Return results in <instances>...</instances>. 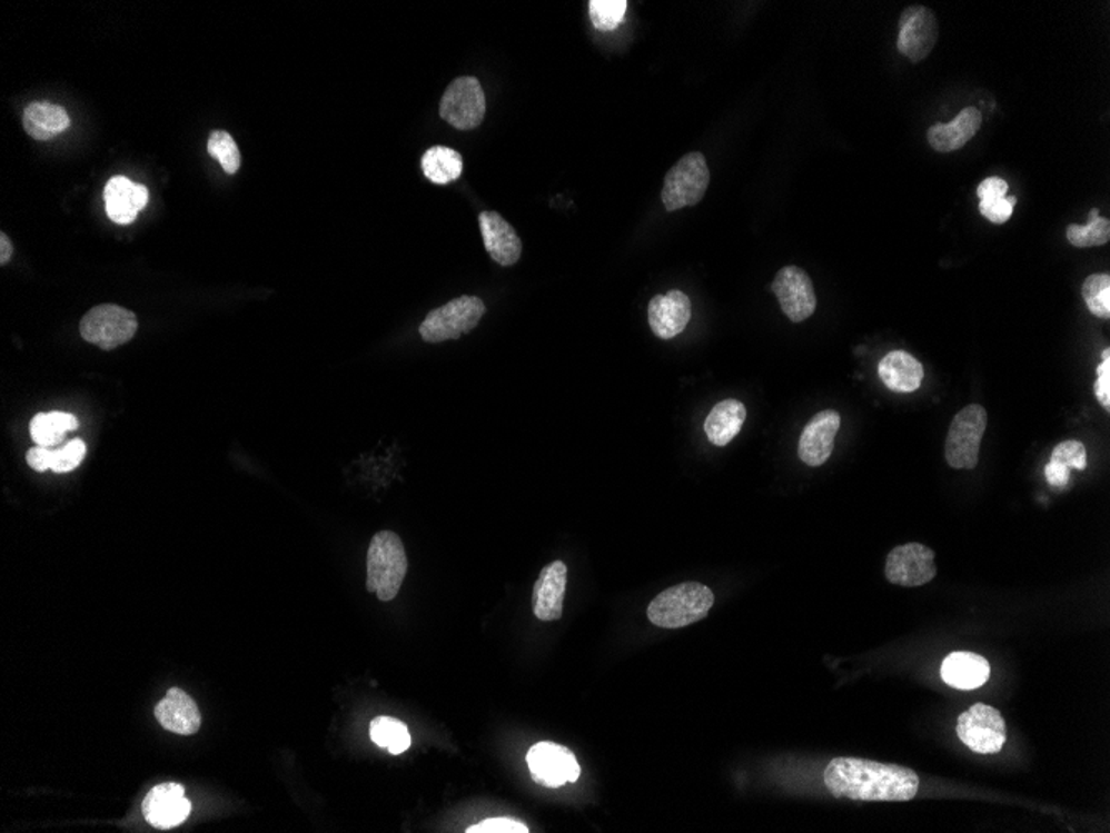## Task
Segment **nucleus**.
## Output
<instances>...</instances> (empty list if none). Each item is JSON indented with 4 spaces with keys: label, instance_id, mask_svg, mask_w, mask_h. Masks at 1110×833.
Masks as SVG:
<instances>
[{
    "label": "nucleus",
    "instance_id": "1",
    "mask_svg": "<svg viewBox=\"0 0 1110 833\" xmlns=\"http://www.w3.org/2000/svg\"><path fill=\"white\" fill-rule=\"evenodd\" d=\"M825 785L834 797L861 802H908L916 797L920 777L911 768L896 764L838 757L826 767Z\"/></svg>",
    "mask_w": 1110,
    "mask_h": 833
},
{
    "label": "nucleus",
    "instance_id": "2",
    "mask_svg": "<svg viewBox=\"0 0 1110 833\" xmlns=\"http://www.w3.org/2000/svg\"><path fill=\"white\" fill-rule=\"evenodd\" d=\"M715 604L710 587L700 583H682L662 591L651 604L647 616L662 629H682L708 616Z\"/></svg>",
    "mask_w": 1110,
    "mask_h": 833
},
{
    "label": "nucleus",
    "instance_id": "3",
    "mask_svg": "<svg viewBox=\"0 0 1110 833\" xmlns=\"http://www.w3.org/2000/svg\"><path fill=\"white\" fill-rule=\"evenodd\" d=\"M408 556L402 537L393 530L376 534L368 549V581L366 587L379 601L389 603L398 596L408 574Z\"/></svg>",
    "mask_w": 1110,
    "mask_h": 833
},
{
    "label": "nucleus",
    "instance_id": "4",
    "mask_svg": "<svg viewBox=\"0 0 1110 833\" xmlns=\"http://www.w3.org/2000/svg\"><path fill=\"white\" fill-rule=\"evenodd\" d=\"M486 314V305L477 297L454 298L444 307L429 311L419 327V335L427 343H443L470 334Z\"/></svg>",
    "mask_w": 1110,
    "mask_h": 833
},
{
    "label": "nucleus",
    "instance_id": "5",
    "mask_svg": "<svg viewBox=\"0 0 1110 833\" xmlns=\"http://www.w3.org/2000/svg\"><path fill=\"white\" fill-rule=\"evenodd\" d=\"M708 185L710 170L705 156L700 152L687 153L665 175L662 204L667 211L695 207L705 197Z\"/></svg>",
    "mask_w": 1110,
    "mask_h": 833
},
{
    "label": "nucleus",
    "instance_id": "6",
    "mask_svg": "<svg viewBox=\"0 0 1110 833\" xmlns=\"http://www.w3.org/2000/svg\"><path fill=\"white\" fill-rule=\"evenodd\" d=\"M988 413L981 405H970L954 416L947 438V462L954 469H974L979 462Z\"/></svg>",
    "mask_w": 1110,
    "mask_h": 833
},
{
    "label": "nucleus",
    "instance_id": "7",
    "mask_svg": "<svg viewBox=\"0 0 1110 833\" xmlns=\"http://www.w3.org/2000/svg\"><path fill=\"white\" fill-rule=\"evenodd\" d=\"M80 335L103 351L119 348L136 336L139 321L136 314L117 305H100L87 311L80 321Z\"/></svg>",
    "mask_w": 1110,
    "mask_h": 833
},
{
    "label": "nucleus",
    "instance_id": "8",
    "mask_svg": "<svg viewBox=\"0 0 1110 833\" xmlns=\"http://www.w3.org/2000/svg\"><path fill=\"white\" fill-rule=\"evenodd\" d=\"M440 119L457 130H474L486 117V93L476 77H457L449 83L439 106Z\"/></svg>",
    "mask_w": 1110,
    "mask_h": 833
},
{
    "label": "nucleus",
    "instance_id": "9",
    "mask_svg": "<svg viewBox=\"0 0 1110 833\" xmlns=\"http://www.w3.org/2000/svg\"><path fill=\"white\" fill-rule=\"evenodd\" d=\"M958 737L975 754H998L1008 741L1005 722L998 708L974 704L958 717Z\"/></svg>",
    "mask_w": 1110,
    "mask_h": 833
},
{
    "label": "nucleus",
    "instance_id": "10",
    "mask_svg": "<svg viewBox=\"0 0 1110 833\" xmlns=\"http://www.w3.org/2000/svg\"><path fill=\"white\" fill-rule=\"evenodd\" d=\"M526 761L533 781L544 787L558 789L577 782L581 777V765L575 755L564 745L554 742L533 745L527 752Z\"/></svg>",
    "mask_w": 1110,
    "mask_h": 833
},
{
    "label": "nucleus",
    "instance_id": "11",
    "mask_svg": "<svg viewBox=\"0 0 1110 833\" xmlns=\"http://www.w3.org/2000/svg\"><path fill=\"white\" fill-rule=\"evenodd\" d=\"M940 39V23L926 6H911L901 13L898 50L910 62L928 59Z\"/></svg>",
    "mask_w": 1110,
    "mask_h": 833
},
{
    "label": "nucleus",
    "instance_id": "12",
    "mask_svg": "<svg viewBox=\"0 0 1110 833\" xmlns=\"http://www.w3.org/2000/svg\"><path fill=\"white\" fill-rule=\"evenodd\" d=\"M884 573H886V579L896 586H924L936 577L938 567L934 563V551L920 543L894 547L888 554Z\"/></svg>",
    "mask_w": 1110,
    "mask_h": 833
},
{
    "label": "nucleus",
    "instance_id": "13",
    "mask_svg": "<svg viewBox=\"0 0 1110 833\" xmlns=\"http://www.w3.org/2000/svg\"><path fill=\"white\" fill-rule=\"evenodd\" d=\"M772 291L775 294L783 314L793 324H802L815 314V288H813L812 278L802 268H782L773 280Z\"/></svg>",
    "mask_w": 1110,
    "mask_h": 833
},
{
    "label": "nucleus",
    "instance_id": "14",
    "mask_svg": "<svg viewBox=\"0 0 1110 833\" xmlns=\"http://www.w3.org/2000/svg\"><path fill=\"white\" fill-rule=\"evenodd\" d=\"M145 821L157 829H174L184 824L191 812V804L185 797V789L180 784L157 785L148 792L141 804Z\"/></svg>",
    "mask_w": 1110,
    "mask_h": 833
},
{
    "label": "nucleus",
    "instance_id": "15",
    "mask_svg": "<svg viewBox=\"0 0 1110 833\" xmlns=\"http://www.w3.org/2000/svg\"><path fill=\"white\" fill-rule=\"evenodd\" d=\"M841 416L834 409H825L813 416L800 436L799 456L805 465H825L832 456L834 439L840 432Z\"/></svg>",
    "mask_w": 1110,
    "mask_h": 833
},
{
    "label": "nucleus",
    "instance_id": "16",
    "mask_svg": "<svg viewBox=\"0 0 1110 833\" xmlns=\"http://www.w3.org/2000/svg\"><path fill=\"white\" fill-rule=\"evenodd\" d=\"M691 320L692 301L684 291L671 290L667 295H657L648 304V325L658 338H675Z\"/></svg>",
    "mask_w": 1110,
    "mask_h": 833
},
{
    "label": "nucleus",
    "instance_id": "17",
    "mask_svg": "<svg viewBox=\"0 0 1110 833\" xmlns=\"http://www.w3.org/2000/svg\"><path fill=\"white\" fill-rule=\"evenodd\" d=\"M479 227L484 247L496 264L501 267H513L519 261L523 255V241L513 225L507 224L497 211L486 210L479 215Z\"/></svg>",
    "mask_w": 1110,
    "mask_h": 833
},
{
    "label": "nucleus",
    "instance_id": "18",
    "mask_svg": "<svg viewBox=\"0 0 1110 833\" xmlns=\"http://www.w3.org/2000/svg\"><path fill=\"white\" fill-rule=\"evenodd\" d=\"M565 589H567V566L562 561H554L541 571L534 586L533 609L537 619L544 623L561 619Z\"/></svg>",
    "mask_w": 1110,
    "mask_h": 833
},
{
    "label": "nucleus",
    "instance_id": "19",
    "mask_svg": "<svg viewBox=\"0 0 1110 833\" xmlns=\"http://www.w3.org/2000/svg\"><path fill=\"white\" fill-rule=\"evenodd\" d=\"M106 210L110 220L119 225L136 221L137 215L148 204V190L143 185L133 184L127 177H112L103 190Z\"/></svg>",
    "mask_w": 1110,
    "mask_h": 833
},
{
    "label": "nucleus",
    "instance_id": "20",
    "mask_svg": "<svg viewBox=\"0 0 1110 833\" xmlns=\"http://www.w3.org/2000/svg\"><path fill=\"white\" fill-rule=\"evenodd\" d=\"M982 113L975 107H967L950 123H934L928 130V143L936 152L951 153L963 149L981 129Z\"/></svg>",
    "mask_w": 1110,
    "mask_h": 833
},
{
    "label": "nucleus",
    "instance_id": "21",
    "mask_svg": "<svg viewBox=\"0 0 1110 833\" xmlns=\"http://www.w3.org/2000/svg\"><path fill=\"white\" fill-rule=\"evenodd\" d=\"M155 717L161 727L180 735L197 734L201 725L200 711L194 698L178 687L170 688L167 697L155 707Z\"/></svg>",
    "mask_w": 1110,
    "mask_h": 833
},
{
    "label": "nucleus",
    "instance_id": "22",
    "mask_svg": "<svg viewBox=\"0 0 1110 833\" xmlns=\"http://www.w3.org/2000/svg\"><path fill=\"white\" fill-rule=\"evenodd\" d=\"M881 381L896 393H913L920 388L924 378L923 365L910 353L891 351L881 359L878 366Z\"/></svg>",
    "mask_w": 1110,
    "mask_h": 833
},
{
    "label": "nucleus",
    "instance_id": "23",
    "mask_svg": "<svg viewBox=\"0 0 1110 833\" xmlns=\"http://www.w3.org/2000/svg\"><path fill=\"white\" fill-rule=\"evenodd\" d=\"M991 675L988 661L978 654L953 653L943 661L941 677L951 687L960 691H972L981 687Z\"/></svg>",
    "mask_w": 1110,
    "mask_h": 833
},
{
    "label": "nucleus",
    "instance_id": "24",
    "mask_svg": "<svg viewBox=\"0 0 1110 833\" xmlns=\"http://www.w3.org/2000/svg\"><path fill=\"white\" fill-rule=\"evenodd\" d=\"M22 126L32 139L46 142L69 129L70 117L56 103L32 102L23 110Z\"/></svg>",
    "mask_w": 1110,
    "mask_h": 833
},
{
    "label": "nucleus",
    "instance_id": "25",
    "mask_svg": "<svg viewBox=\"0 0 1110 833\" xmlns=\"http://www.w3.org/2000/svg\"><path fill=\"white\" fill-rule=\"evenodd\" d=\"M745 405L739 399H725L713 406L706 416L705 433L712 445L726 446L740 432L745 423Z\"/></svg>",
    "mask_w": 1110,
    "mask_h": 833
},
{
    "label": "nucleus",
    "instance_id": "26",
    "mask_svg": "<svg viewBox=\"0 0 1110 833\" xmlns=\"http://www.w3.org/2000/svg\"><path fill=\"white\" fill-rule=\"evenodd\" d=\"M79 426V419L70 413H39L30 422V436L37 446L56 448L66 442L67 433L76 432Z\"/></svg>",
    "mask_w": 1110,
    "mask_h": 833
},
{
    "label": "nucleus",
    "instance_id": "27",
    "mask_svg": "<svg viewBox=\"0 0 1110 833\" xmlns=\"http://www.w3.org/2000/svg\"><path fill=\"white\" fill-rule=\"evenodd\" d=\"M424 177L436 185H447L460 178L464 171L463 157L449 147H430L420 159Z\"/></svg>",
    "mask_w": 1110,
    "mask_h": 833
},
{
    "label": "nucleus",
    "instance_id": "28",
    "mask_svg": "<svg viewBox=\"0 0 1110 833\" xmlns=\"http://www.w3.org/2000/svg\"><path fill=\"white\" fill-rule=\"evenodd\" d=\"M369 737L378 747L388 748L393 755L408 751L413 742L408 727L393 717H376L369 725Z\"/></svg>",
    "mask_w": 1110,
    "mask_h": 833
},
{
    "label": "nucleus",
    "instance_id": "29",
    "mask_svg": "<svg viewBox=\"0 0 1110 833\" xmlns=\"http://www.w3.org/2000/svg\"><path fill=\"white\" fill-rule=\"evenodd\" d=\"M1066 235L1076 248L1102 247L1110 240V221L1094 208L1089 214L1088 225H1069Z\"/></svg>",
    "mask_w": 1110,
    "mask_h": 833
},
{
    "label": "nucleus",
    "instance_id": "30",
    "mask_svg": "<svg viewBox=\"0 0 1110 833\" xmlns=\"http://www.w3.org/2000/svg\"><path fill=\"white\" fill-rule=\"evenodd\" d=\"M627 6V0H591L588 16L592 26L601 32H612L624 23Z\"/></svg>",
    "mask_w": 1110,
    "mask_h": 833
},
{
    "label": "nucleus",
    "instance_id": "31",
    "mask_svg": "<svg viewBox=\"0 0 1110 833\" xmlns=\"http://www.w3.org/2000/svg\"><path fill=\"white\" fill-rule=\"evenodd\" d=\"M1082 297L1094 317L1110 318V277L1108 274L1091 275L1082 285Z\"/></svg>",
    "mask_w": 1110,
    "mask_h": 833
},
{
    "label": "nucleus",
    "instance_id": "32",
    "mask_svg": "<svg viewBox=\"0 0 1110 833\" xmlns=\"http://www.w3.org/2000/svg\"><path fill=\"white\" fill-rule=\"evenodd\" d=\"M208 153L220 162L221 168L228 175H235L240 170L241 156L237 142L230 133L225 130H215L208 139Z\"/></svg>",
    "mask_w": 1110,
    "mask_h": 833
},
{
    "label": "nucleus",
    "instance_id": "33",
    "mask_svg": "<svg viewBox=\"0 0 1110 833\" xmlns=\"http://www.w3.org/2000/svg\"><path fill=\"white\" fill-rule=\"evenodd\" d=\"M1051 462L1062 468L1078 469L1084 472L1088 468V452L1081 442H1064L1056 446L1051 455Z\"/></svg>",
    "mask_w": 1110,
    "mask_h": 833
},
{
    "label": "nucleus",
    "instance_id": "34",
    "mask_svg": "<svg viewBox=\"0 0 1110 833\" xmlns=\"http://www.w3.org/2000/svg\"><path fill=\"white\" fill-rule=\"evenodd\" d=\"M87 446L82 439H72V442L63 445L62 448L56 449V455H53V473H70L80 466V463L86 458Z\"/></svg>",
    "mask_w": 1110,
    "mask_h": 833
},
{
    "label": "nucleus",
    "instance_id": "35",
    "mask_svg": "<svg viewBox=\"0 0 1110 833\" xmlns=\"http://www.w3.org/2000/svg\"><path fill=\"white\" fill-rule=\"evenodd\" d=\"M1015 204H1018L1015 197L989 198L979 201V211L992 224L1002 225L1011 218Z\"/></svg>",
    "mask_w": 1110,
    "mask_h": 833
},
{
    "label": "nucleus",
    "instance_id": "36",
    "mask_svg": "<svg viewBox=\"0 0 1110 833\" xmlns=\"http://www.w3.org/2000/svg\"><path fill=\"white\" fill-rule=\"evenodd\" d=\"M467 833H529V827L523 822L507 817L487 819L467 829Z\"/></svg>",
    "mask_w": 1110,
    "mask_h": 833
},
{
    "label": "nucleus",
    "instance_id": "37",
    "mask_svg": "<svg viewBox=\"0 0 1110 833\" xmlns=\"http://www.w3.org/2000/svg\"><path fill=\"white\" fill-rule=\"evenodd\" d=\"M53 455H56V449L36 446L27 452V465L39 473L49 472V469L52 472Z\"/></svg>",
    "mask_w": 1110,
    "mask_h": 833
},
{
    "label": "nucleus",
    "instance_id": "38",
    "mask_svg": "<svg viewBox=\"0 0 1110 833\" xmlns=\"http://www.w3.org/2000/svg\"><path fill=\"white\" fill-rule=\"evenodd\" d=\"M1096 398L1098 401L1104 406L1106 409H1110V358L1102 359L1101 365L1098 368V379H1096L1094 385Z\"/></svg>",
    "mask_w": 1110,
    "mask_h": 833
},
{
    "label": "nucleus",
    "instance_id": "39",
    "mask_svg": "<svg viewBox=\"0 0 1110 833\" xmlns=\"http://www.w3.org/2000/svg\"><path fill=\"white\" fill-rule=\"evenodd\" d=\"M1009 184L1004 178L989 177L978 187L979 200H989V198H1002L1008 197Z\"/></svg>",
    "mask_w": 1110,
    "mask_h": 833
},
{
    "label": "nucleus",
    "instance_id": "40",
    "mask_svg": "<svg viewBox=\"0 0 1110 833\" xmlns=\"http://www.w3.org/2000/svg\"><path fill=\"white\" fill-rule=\"evenodd\" d=\"M1045 479H1048L1049 485L1052 488L1064 489L1069 485V479H1071V469L1062 468V466L1056 465V463L1049 462L1045 465Z\"/></svg>",
    "mask_w": 1110,
    "mask_h": 833
},
{
    "label": "nucleus",
    "instance_id": "41",
    "mask_svg": "<svg viewBox=\"0 0 1110 833\" xmlns=\"http://www.w3.org/2000/svg\"><path fill=\"white\" fill-rule=\"evenodd\" d=\"M13 247L12 241L9 240L6 234H0V265H7L12 258Z\"/></svg>",
    "mask_w": 1110,
    "mask_h": 833
},
{
    "label": "nucleus",
    "instance_id": "42",
    "mask_svg": "<svg viewBox=\"0 0 1110 833\" xmlns=\"http://www.w3.org/2000/svg\"><path fill=\"white\" fill-rule=\"evenodd\" d=\"M1109 358H1110V349L1106 348L1104 351H1102V359H1109Z\"/></svg>",
    "mask_w": 1110,
    "mask_h": 833
}]
</instances>
